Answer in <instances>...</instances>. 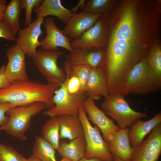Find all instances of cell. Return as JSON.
<instances>
[{"label":"cell","instance_id":"15","mask_svg":"<svg viewBox=\"0 0 161 161\" xmlns=\"http://www.w3.org/2000/svg\"><path fill=\"white\" fill-rule=\"evenodd\" d=\"M102 14L82 12L73 14L62 30L63 33L72 40L79 38L92 27Z\"/></svg>","mask_w":161,"mask_h":161},{"label":"cell","instance_id":"29","mask_svg":"<svg viewBox=\"0 0 161 161\" xmlns=\"http://www.w3.org/2000/svg\"><path fill=\"white\" fill-rule=\"evenodd\" d=\"M27 159L12 146L0 143V161H27Z\"/></svg>","mask_w":161,"mask_h":161},{"label":"cell","instance_id":"18","mask_svg":"<svg viewBox=\"0 0 161 161\" xmlns=\"http://www.w3.org/2000/svg\"><path fill=\"white\" fill-rule=\"evenodd\" d=\"M129 127L120 129L115 132L112 140L108 143L109 150L114 157L124 161H130L133 151L128 136Z\"/></svg>","mask_w":161,"mask_h":161},{"label":"cell","instance_id":"2","mask_svg":"<svg viewBox=\"0 0 161 161\" xmlns=\"http://www.w3.org/2000/svg\"><path fill=\"white\" fill-rule=\"evenodd\" d=\"M58 88L39 81L14 80L7 87L0 89V101L16 104L18 106L43 102L49 109L55 106L52 98Z\"/></svg>","mask_w":161,"mask_h":161},{"label":"cell","instance_id":"10","mask_svg":"<svg viewBox=\"0 0 161 161\" xmlns=\"http://www.w3.org/2000/svg\"><path fill=\"white\" fill-rule=\"evenodd\" d=\"M81 105L89 116L88 120L98 127L104 140L109 143L112 140L114 133L120 129L118 126L114 123L113 119L106 116L104 112L96 106L92 98H86Z\"/></svg>","mask_w":161,"mask_h":161},{"label":"cell","instance_id":"19","mask_svg":"<svg viewBox=\"0 0 161 161\" xmlns=\"http://www.w3.org/2000/svg\"><path fill=\"white\" fill-rule=\"evenodd\" d=\"M34 11L36 18L54 16L66 24L73 15L71 10L65 7L60 0H43L40 5L34 8Z\"/></svg>","mask_w":161,"mask_h":161},{"label":"cell","instance_id":"1","mask_svg":"<svg viewBox=\"0 0 161 161\" xmlns=\"http://www.w3.org/2000/svg\"><path fill=\"white\" fill-rule=\"evenodd\" d=\"M100 18L107 44L99 66L109 89L123 90L132 69L146 59L152 46L161 38V6L156 0H119Z\"/></svg>","mask_w":161,"mask_h":161},{"label":"cell","instance_id":"41","mask_svg":"<svg viewBox=\"0 0 161 161\" xmlns=\"http://www.w3.org/2000/svg\"></svg>","mask_w":161,"mask_h":161},{"label":"cell","instance_id":"12","mask_svg":"<svg viewBox=\"0 0 161 161\" xmlns=\"http://www.w3.org/2000/svg\"><path fill=\"white\" fill-rule=\"evenodd\" d=\"M44 19L37 18L28 26L20 29L18 32L16 44L28 56L30 57L35 54L37 48L41 44L38 38L42 33L41 26Z\"/></svg>","mask_w":161,"mask_h":161},{"label":"cell","instance_id":"23","mask_svg":"<svg viewBox=\"0 0 161 161\" xmlns=\"http://www.w3.org/2000/svg\"><path fill=\"white\" fill-rule=\"evenodd\" d=\"M32 152V155L41 161H57L55 149L41 136H35Z\"/></svg>","mask_w":161,"mask_h":161},{"label":"cell","instance_id":"8","mask_svg":"<svg viewBox=\"0 0 161 161\" xmlns=\"http://www.w3.org/2000/svg\"><path fill=\"white\" fill-rule=\"evenodd\" d=\"M68 78L55 91L52 98L55 106L44 111L43 114L50 118L61 115L78 116L79 109L87 97L86 93L72 95L67 89Z\"/></svg>","mask_w":161,"mask_h":161},{"label":"cell","instance_id":"35","mask_svg":"<svg viewBox=\"0 0 161 161\" xmlns=\"http://www.w3.org/2000/svg\"><path fill=\"white\" fill-rule=\"evenodd\" d=\"M7 3L6 0H0V21L3 20Z\"/></svg>","mask_w":161,"mask_h":161},{"label":"cell","instance_id":"38","mask_svg":"<svg viewBox=\"0 0 161 161\" xmlns=\"http://www.w3.org/2000/svg\"><path fill=\"white\" fill-rule=\"evenodd\" d=\"M27 161H41L38 159L31 155L27 159Z\"/></svg>","mask_w":161,"mask_h":161},{"label":"cell","instance_id":"16","mask_svg":"<svg viewBox=\"0 0 161 161\" xmlns=\"http://www.w3.org/2000/svg\"><path fill=\"white\" fill-rule=\"evenodd\" d=\"M66 59L72 65H87L91 67L99 66L104 55V49L95 48L87 49L81 48L73 49Z\"/></svg>","mask_w":161,"mask_h":161},{"label":"cell","instance_id":"28","mask_svg":"<svg viewBox=\"0 0 161 161\" xmlns=\"http://www.w3.org/2000/svg\"><path fill=\"white\" fill-rule=\"evenodd\" d=\"M146 60L150 67L161 78V40H157L152 46Z\"/></svg>","mask_w":161,"mask_h":161},{"label":"cell","instance_id":"9","mask_svg":"<svg viewBox=\"0 0 161 161\" xmlns=\"http://www.w3.org/2000/svg\"><path fill=\"white\" fill-rule=\"evenodd\" d=\"M132 148L130 161H158L161 154V123L153 128L145 140Z\"/></svg>","mask_w":161,"mask_h":161},{"label":"cell","instance_id":"21","mask_svg":"<svg viewBox=\"0 0 161 161\" xmlns=\"http://www.w3.org/2000/svg\"><path fill=\"white\" fill-rule=\"evenodd\" d=\"M59 124L60 139L71 140L79 137H84L82 124L78 116L61 115L57 116Z\"/></svg>","mask_w":161,"mask_h":161},{"label":"cell","instance_id":"39","mask_svg":"<svg viewBox=\"0 0 161 161\" xmlns=\"http://www.w3.org/2000/svg\"><path fill=\"white\" fill-rule=\"evenodd\" d=\"M114 161H124L119 157H114Z\"/></svg>","mask_w":161,"mask_h":161},{"label":"cell","instance_id":"13","mask_svg":"<svg viewBox=\"0 0 161 161\" xmlns=\"http://www.w3.org/2000/svg\"><path fill=\"white\" fill-rule=\"evenodd\" d=\"M6 55L8 62L5 66L4 74L10 82L28 79L26 69V54L24 51L16 44L7 49Z\"/></svg>","mask_w":161,"mask_h":161},{"label":"cell","instance_id":"33","mask_svg":"<svg viewBox=\"0 0 161 161\" xmlns=\"http://www.w3.org/2000/svg\"><path fill=\"white\" fill-rule=\"evenodd\" d=\"M0 38L12 41H16V39L11 28L1 21H0Z\"/></svg>","mask_w":161,"mask_h":161},{"label":"cell","instance_id":"34","mask_svg":"<svg viewBox=\"0 0 161 161\" xmlns=\"http://www.w3.org/2000/svg\"><path fill=\"white\" fill-rule=\"evenodd\" d=\"M5 66L4 64L0 68V89L7 87L10 83L5 76Z\"/></svg>","mask_w":161,"mask_h":161},{"label":"cell","instance_id":"11","mask_svg":"<svg viewBox=\"0 0 161 161\" xmlns=\"http://www.w3.org/2000/svg\"><path fill=\"white\" fill-rule=\"evenodd\" d=\"M44 23L46 35L41 41V50L58 51L59 47H61L69 52L73 51L74 49L70 44L72 40L59 29L53 18L50 16L47 17L44 19Z\"/></svg>","mask_w":161,"mask_h":161},{"label":"cell","instance_id":"4","mask_svg":"<svg viewBox=\"0 0 161 161\" xmlns=\"http://www.w3.org/2000/svg\"><path fill=\"white\" fill-rule=\"evenodd\" d=\"M124 96L120 93L109 94L101 105L105 114L115 120L120 129L130 127L139 119L148 116L132 109Z\"/></svg>","mask_w":161,"mask_h":161},{"label":"cell","instance_id":"27","mask_svg":"<svg viewBox=\"0 0 161 161\" xmlns=\"http://www.w3.org/2000/svg\"><path fill=\"white\" fill-rule=\"evenodd\" d=\"M119 0H88L83 9L84 12L103 14L112 10Z\"/></svg>","mask_w":161,"mask_h":161},{"label":"cell","instance_id":"25","mask_svg":"<svg viewBox=\"0 0 161 161\" xmlns=\"http://www.w3.org/2000/svg\"><path fill=\"white\" fill-rule=\"evenodd\" d=\"M42 137L57 150L59 143V124L57 116L47 120L41 131Z\"/></svg>","mask_w":161,"mask_h":161},{"label":"cell","instance_id":"24","mask_svg":"<svg viewBox=\"0 0 161 161\" xmlns=\"http://www.w3.org/2000/svg\"><path fill=\"white\" fill-rule=\"evenodd\" d=\"M20 0H12L7 5L2 21L12 29L15 35L21 29L19 17L21 10Z\"/></svg>","mask_w":161,"mask_h":161},{"label":"cell","instance_id":"20","mask_svg":"<svg viewBox=\"0 0 161 161\" xmlns=\"http://www.w3.org/2000/svg\"><path fill=\"white\" fill-rule=\"evenodd\" d=\"M161 123V112L147 121L138 119L129 128L128 136L131 146L134 147L140 144L148 133L158 124Z\"/></svg>","mask_w":161,"mask_h":161},{"label":"cell","instance_id":"26","mask_svg":"<svg viewBox=\"0 0 161 161\" xmlns=\"http://www.w3.org/2000/svg\"><path fill=\"white\" fill-rule=\"evenodd\" d=\"M92 67L87 65H72L66 59L64 62V69L69 76L74 75L79 79L83 92L86 93V85Z\"/></svg>","mask_w":161,"mask_h":161},{"label":"cell","instance_id":"22","mask_svg":"<svg viewBox=\"0 0 161 161\" xmlns=\"http://www.w3.org/2000/svg\"><path fill=\"white\" fill-rule=\"evenodd\" d=\"M57 150L62 158L78 161L85 156L86 143L85 138H78L69 143L64 141L60 142Z\"/></svg>","mask_w":161,"mask_h":161},{"label":"cell","instance_id":"31","mask_svg":"<svg viewBox=\"0 0 161 161\" xmlns=\"http://www.w3.org/2000/svg\"><path fill=\"white\" fill-rule=\"evenodd\" d=\"M68 78L67 89L68 92L72 95L85 94L82 91L81 83L79 78L74 75L69 76L66 73Z\"/></svg>","mask_w":161,"mask_h":161},{"label":"cell","instance_id":"3","mask_svg":"<svg viewBox=\"0 0 161 161\" xmlns=\"http://www.w3.org/2000/svg\"><path fill=\"white\" fill-rule=\"evenodd\" d=\"M48 107L43 102L12 108L6 112L9 117L7 123L0 127L9 134L21 140H27L25 133L29 129L31 118Z\"/></svg>","mask_w":161,"mask_h":161},{"label":"cell","instance_id":"40","mask_svg":"<svg viewBox=\"0 0 161 161\" xmlns=\"http://www.w3.org/2000/svg\"><path fill=\"white\" fill-rule=\"evenodd\" d=\"M60 161H72L68 159L62 158V159Z\"/></svg>","mask_w":161,"mask_h":161},{"label":"cell","instance_id":"17","mask_svg":"<svg viewBox=\"0 0 161 161\" xmlns=\"http://www.w3.org/2000/svg\"><path fill=\"white\" fill-rule=\"evenodd\" d=\"M87 97L97 100L109 94L106 76L99 66L92 67L86 85Z\"/></svg>","mask_w":161,"mask_h":161},{"label":"cell","instance_id":"36","mask_svg":"<svg viewBox=\"0 0 161 161\" xmlns=\"http://www.w3.org/2000/svg\"><path fill=\"white\" fill-rule=\"evenodd\" d=\"M86 1L85 0H79L77 5L71 10L72 13L73 14H76L79 8L81 9H83Z\"/></svg>","mask_w":161,"mask_h":161},{"label":"cell","instance_id":"14","mask_svg":"<svg viewBox=\"0 0 161 161\" xmlns=\"http://www.w3.org/2000/svg\"><path fill=\"white\" fill-rule=\"evenodd\" d=\"M107 38L104 25L100 18L94 25L84 32L78 38L70 43L73 49H90L95 48L105 49Z\"/></svg>","mask_w":161,"mask_h":161},{"label":"cell","instance_id":"32","mask_svg":"<svg viewBox=\"0 0 161 161\" xmlns=\"http://www.w3.org/2000/svg\"><path fill=\"white\" fill-rule=\"evenodd\" d=\"M17 106H18L16 104L0 101V127L6 125L9 120V117L5 115L7 112L10 109Z\"/></svg>","mask_w":161,"mask_h":161},{"label":"cell","instance_id":"5","mask_svg":"<svg viewBox=\"0 0 161 161\" xmlns=\"http://www.w3.org/2000/svg\"><path fill=\"white\" fill-rule=\"evenodd\" d=\"M126 82L129 93L146 94L161 88V78L150 67L146 59L134 66L127 77Z\"/></svg>","mask_w":161,"mask_h":161},{"label":"cell","instance_id":"37","mask_svg":"<svg viewBox=\"0 0 161 161\" xmlns=\"http://www.w3.org/2000/svg\"><path fill=\"white\" fill-rule=\"evenodd\" d=\"M78 161H104L102 160L97 158L93 157L88 159L84 157Z\"/></svg>","mask_w":161,"mask_h":161},{"label":"cell","instance_id":"7","mask_svg":"<svg viewBox=\"0 0 161 161\" xmlns=\"http://www.w3.org/2000/svg\"><path fill=\"white\" fill-rule=\"evenodd\" d=\"M63 54L58 51L39 50L30 57L39 71L46 78L47 83L58 88L67 79L64 70L57 64L58 59Z\"/></svg>","mask_w":161,"mask_h":161},{"label":"cell","instance_id":"6","mask_svg":"<svg viewBox=\"0 0 161 161\" xmlns=\"http://www.w3.org/2000/svg\"><path fill=\"white\" fill-rule=\"evenodd\" d=\"M78 116L83 126L86 143L85 157L99 158L104 161H114L109 148L108 143L102 137L98 127H93L90 123L82 105L80 106Z\"/></svg>","mask_w":161,"mask_h":161},{"label":"cell","instance_id":"30","mask_svg":"<svg viewBox=\"0 0 161 161\" xmlns=\"http://www.w3.org/2000/svg\"><path fill=\"white\" fill-rule=\"evenodd\" d=\"M43 0H20L21 8L25 10L26 15L24 25L28 26L31 23L32 13L33 9L39 6Z\"/></svg>","mask_w":161,"mask_h":161}]
</instances>
